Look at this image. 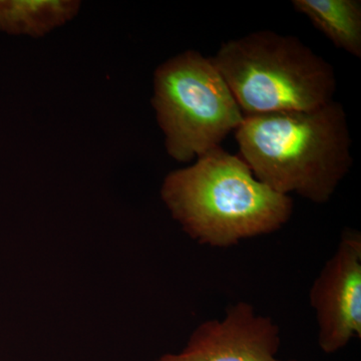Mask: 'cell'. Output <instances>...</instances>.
I'll use <instances>...</instances> for the list:
<instances>
[{
    "label": "cell",
    "mask_w": 361,
    "mask_h": 361,
    "mask_svg": "<svg viewBox=\"0 0 361 361\" xmlns=\"http://www.w3.org/2000/svg\"><path fill=\"white\" fill-rule=\"evenodd\" d=\"M235 137L256 179L315 204L330 200L353 166L345 111L334 99L315 110L244 116Z\"/></svg>",
    "instance_id": "1"
},
{
    "label": "cell",
    "mask_w": 361,
    "mask_h": 361,
    "mask_svg": "<svg viewBox=\"0 0 361 361\" xmlns=\"http://www.w3.org/2000/svg\"><path fill=\"white\" fill-rule=\"evenodd\" d=\"M161 196L192 239L218 248L278 231L293 213L290 196L256 179L241 157L222 147L169 173Z\"/></svg>",
    "instance_id": "2"
},
{
    "label": "cell",
    "mask_w": 361,
    "mask_h": 361,
    "mask_svg": "<svg viewBox=\"0 0 361 361\" xmlns=\"http://www.w3.org/2000/svg\"><path fill=\"white\" fill-rule=\"evenodd\" d=\"M210 59L244 116L315 110L336 94L334 68L294 35L249 33Z\"/></svg>",
    "instance_id": "3"
},
{
    "label": "cell",
    "mask_w": 361,
    "mask_h": 361,
    "mask_svg": "<svg viewBox=\"0 0 361 361\" xmlns=\"http://www.w3.org/2000/svg\"><path fill=\"white\" fill-rule=\"evenodd\" d=\"M151 103L165 137L166 151L180 163L221 147L244 118L211 59L192 49L156 68Z\"/></svg>",
    "instance_id": "4"
},
{
    "label": "cell",
    "mask_w": 361,
    "mask_h": 361,
    "mask_svg": "<svg viewBox=\"0 0 361 361\" xmlns=\"http://www.w3.org/2000/svg\"><path fill=\"white\" fill-rule=\"evenodd\" d=\"M318 324V345L336 353L361 337V235L342 232L336 253L327 260L310 289Z\"/></svg>",
    "instance_id": "5"
},
{
    "label": "cell",
    "mask_w": 361,
    "mask_h": 361,
    "mask_svg": "<svg viewBox=\"0 0 361 361\" xmlns=\"http://www.w3.org/2000/svg\"><path fill=\"white\" fill-rule=\"evenodd\" d=\"M280 329L250 303H235L222 319L199 325L180 353L157 361H283L277 357Z\"/></svg>",
    "instance_id": "6"
},
{
    "label": "cell",
    "mask_w": 361,
    "mask_h": 361,
    "mask_svg": "<svg viewBox=\"0 0 361 361\" xmlns=\"http://www.w3.org/2000/svg\"><path fill=\"white\" fill-rule=\"evenodd\" d=\"M78 0H0V32L44 37L80 13Z\"/></svg>",
    "instance_id": "7"
},
{
    "label": "cell",
    "mask_w": 361,
    "mask_h": 361,
    "mask_svg": "<svg viewBox=\"0 0 361 361\" xmlns=\"http://www.w3.org/2000/svg\"><path fill=\"white\" fill-rule=\"evenodd\" d=\"M292 6L336 47L361 58L360 0H293Z\"/></svg>",
    "instance_id": "8"
}]
</instances>
